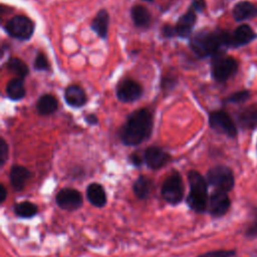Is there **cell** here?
Instances as JSON below:
<instances>
[{"mask_svg": "<svg viewBox=\"0 0 257 257\" xmlns=\"http://www.w3.org/2000/svg\"><path fill=\"white\" fill-rule=\"evenodd\" d=\"M7 68L13 73H15L17 76H19L20 78H24L29 73L27 64L17 57H11L8 60Z\"/></svg>", "mask_w": 257, "mask_h": 257, "instance_id": "484cf974", "label": "cell"}, {"mask_svg": "<svg viewBox=\"0 0 257 257\" xmlns=\"http://www.w3.org/2000/svg\"><path fill=\"white\" fill-rule=\"evenodd\" d=\"M206 180L209 185L226 193L233 189L235 183L231 169L223 165L211 168L207 173Z\"/></svg>", "mask_w": 257, "mask_h": 257, "instance_id": "52a82bcc", "label": "cell"}, {"mask_svg": "<svg viewBox=\"0 0 257 257\" xmlns=\"http://www.w3.org/2000/svg\"><path fill=\"white\" fill-rule=\"evenodd\" d=\"M196 12H202L206 8V1L205 0H193L190 6Z\"/></svg>", "mask_w": 257, "mask_h": 257, "instance_id": "d6a6232c", "label": "cell"}, {"mask_svg": "<svg viewBox=\"0 0 257 257\" xmlns=\"http://www.w3.org/2000/svg\"><path fill=\"white\" fill-rule=\"evenodd\" d=\"M144 159H145V163L150 169L158 170L163 168L170 162L171 156L162 148L157 146H152L145 151Z\"/></svg>", "mask_w": 257, "mask_h": 257, "instance_id": "4fadbf2b", "label": "cell"}, {"mask_svg": "<svg viewBox=\"0 0 257 257\" xmlns=\"http://www.w3.org/2000/svg\"><path fill=\"white\" fill-rule=\"evenodd\" d=\"M153 115L148 108H140L127 115L119 130V138L125 146H137L147 140L153 130Z\"/></svg>", "mask_w": 257, "mask_h": 257, "instance_id": "6da1fadb", "label": "cell"}, {"mask_svg": "<svg viewBox=\"0 0 257 257\" xmlns=\"http://www.w3.org/2000/svg\"><path fill=\"white\" fill-rule=\"evenodd\" d=\"M86 197L89 203L96 208H102L106 205V193L103 187L98 183L88 185L86 188Z\"/></svg>", "mask_w": 257, "mask_h": 257, "instance_id": "ac0fdd59", "label": "cell"}, {"mask_svg": "<svg viewBox=\"0 0 257 257\" xmlns=\"http://www.w3.org/2000/svg\"><path fill=\"white\" fill-rule=\"evenodd\" d=\"M143 1H147V2H153L154 0H143Z\"/></svg>", "mask_w": 257, "mask_h": 257, "instance_id": "74e56055", "label": "cell"}, {"mask_svg": "<svg viewBox=\"0 0 257 257\" xmlns=\"http://www.w3.org/2000/svg\"><path fill=\"white\" fill-rule=\"evenodd\" d=\"M133 190L136 195L141 200L147 199L153 190V181L147 176H140L133 185Z\"/></svg>", "mask_w": 257, "mask_h": 257, "instance_id": "603a6c76", "label": "cell"}, {"mask_svg": "<svg viewBox=\"0 0 257 257\" xmlns=\"http://www.w3.org/2000/svg\"><path fill=\"white\" fill-rule=\"evenodd\" d=\"M0 192H1V197H0V202L4 203V201L6 200L7 197V190L5 188V186L3 184L0 185Z\"/></svg>", "mask_w": 257, "mask_h": 257, "instance_id": "8d00e7d4", "label": "cell"}, {"mask_svg": "<svg viewBox=\"0 0 257 257\" xmlns=\"http://www.w3.org/2000/svg\"><path fill=\"white\" fill-rule=\"evenodd\" d=\"M57 206L66 211H75L82 206L83 200L79 191L72 188L61 189L55 197Z\"/></svg>", "mask_w": 257, "mask_h": 257, "instance_id": "9c48e42d", "label": "cell"}, {"mask_svg": "<svg viewBox=\"0 0 257 257\" xmlns=\"http://www.w3.org/2000/svg\"><path fill=\"white\" fill-rule=\"evenodd\" d=\"M178 80L175 76L172 75H168V76H164L161 82V86L164 90H170L172 88H174L177 84Z\"/></svg>", "mask_w": 257, "mask_h": 257, "instance_id": "4dcf8cb0", "label": "cell"}, {"mask_svg": "<svg viewBox=\"0 0 257 257\" xmlns=\"http://www.w3.org/2000/svg\"><path fill=\"white\" fill-rule=\"evenodd\" d=\"M37 110L42 115H48L57 110L58 107V100L52 94H43L39 97L37 104Z\"/></svg>", "mask_w": 257, "mask_h": 257, "instance_id": "7402d4cb", "label": "cell"}, {"mask_svg": "<svg viewBox=\"0 0 257 257\" xmlns=\"http://www.w3.org/2000/svg\"><path fill=\"white\" fill-rule=\"evenodd\" d=\"M108 23H109V16L105 9H101L97 12L95 17L93 18L90 28L94 31L100 38L105 39L107 36L108 31Z\"/></svg>", "mask_w": 257, "mask_h": 257, "instance_id": "ffe728a7", "label": "cell"}, {"mask_svg": "<svg viewBox=\"0 0 257 257\" xmlns=\"http://www.w3.org/2000/svg\"><path fill=\"white\" fill-rule=\"evenodd\" d=\"M196 20H197L196 11L190 7L189 10L179 18L175 26L176 34L181 38L189 37L192 33L193 27L195 26Z\"/></svg>", "mask_w": 257, "mask_h": 257, "instance_id": "5bb4252c", "label": "cell"}, {"mask_svg": "<svg viewBox=\"0 0 257 257\" xmlns=\"http://www.w3.org/2000/svg\"><path fill=\"white\" fill-rule=\"evenodd\" d=\"M238 71V62L232 57L226 55L223 51L212 57L211 73L218 82H225Z\"/></svg>", "mask_w": 257, "mask_h": 257, "instance_id": "277c9868", "label": "cell"}, {"mask_svg": "<svg viewBox=\"0 0 257 257\" xmlns=\"http://www.w3.org/2000/svg\"><path fill=\"white\" fill-rule=\"evenodd\" d=\"M143 94V87L133 79L121 80L116 87V96L122 102H133Z\"/></svg>", "mask_w": 257, "mask_h": 257, "instance_id": "30bf717a", "label": "cell"}, {"mask_svg": "<svg viewBox=\"0 0 257 257\" xmlns=\"http://www.w3.org/2000/svg\"><path fill=\"white\" fill-rule=\"evenodd\" d=\"M256 38L253 29L247 24L239 25L233 32H228L227 47H239L250 43Z\"/></svg>", "mask_w": 257, "mask_h": 257, "instance_id": "8fae6325", "label": "cell"}, {"mask_svg": "<svg viewBox=\"0 0 257 257\" xmlns=\"http://www.w3.org/2000/svg\"><path fill=\"white\" fill-rule=\"evenodd\" d=\"M230 205L231 202L227 193L216 190L209 198L208 209L213 217H221L228 212Z\"/></svg>", "mask_w": 257, "mask_h": 257, "instance_id": "7c38bea8", "label": "cell"}, {"mask_svg": "<svg viewBox=\"0 0 257 257\" xmlns=\"http://www.w3.org/2000/svg\"><path fill=\"white\" fill-rule=\"evenodd\" d=\"M246 235L250 236V237H254L257 236V221H255L246 231Z\"/></svg>", "mask_w": 257, "mask_h": 257, "instance_id": "d590c367", "label": "cell"}, {"mask_svg": "<svg viewBox=\"0 0 257 257\" xmlns=\"http://www.w3.org/2000/svg\"><path fill=\"white\" fill-rule=\"evenodd\" d=\"M25 86L23 78L16 77L11 79L6 86V92L9 98L12 100H20L25 96Z\"/></svg>", "mask_w": 257, "mask_h": 257, "instance_id": "cb8c5ba5", "label": "cell"}, {"mask_svg": "<svg viewBox=\"0 0 257 257\" xmlns=\"http://www.w3.org/2000/svg\"><path fill=\"white\" fill-rule=\"evenodd\" d=\"M162 34H163V36H165L167 38H172L176 34L175 27H173L170 24H165L162 27Z\"/></svg>", "mask_w": 257, "mask_h": 257, "instance_id": "1f68e13d", "label": "cell"}, {"mask_svg": "<svg viewBox=\"0 0 257 257\" xmlns=\"http://www.w3.org/2000/svg\"><path fill=\"white\" fill-rule=\"evenodd\" d=\"M84 120L86 121V123L91 124V125L96 124V123L98 122V118H97V116H96L95 114H93V113L86 114V115H85V117H84Z\"/></svg>", "mask_w": 257, "mask_h": 257, "instance_id": "e575fe53", "label": "cell"}, {"mask_svg": "<svg viewBox=\"0 0 257 257\" xmlns=\"http://www.w3.org/2000/svg\"><path fill=\"white\" fill-rule=\"evenodd\" d=\"M237 121L242 128H254L257 126V105H249L241 109L237 114Z\"/></svg>", "mask_w": 257, "mask_h": 257, "instance_id": "d6986e66", "label": "cell"}, {"mask_svg": "<svg viewBox=\"0 0 257 257\" xmlns=\"http://www.w3.org/2000/svg\"><path fill=\"white\" fill-rule=\"evenodd\" d=\"M30 177H31V172L23 166L14 165L10 169V173H9L10 183L13 189L16 191H22L27 181L30 179Z\"/></svg>", "mask_w": 257, "mask_h": 257, "instance_id": "9a60e30c", "label": "cell"}, {"mask_svg": "<svg viewBox=\"0 0 257 257\" xmlns=\"http://www.w3.org/2000/svg\"><path fill=\"white\" fill-rule=\"evenodd\" d=\"M234 255V250H214L200 254L197 257H232Z\"/></svg>", "mask_w": 257, "mask_h": 257, "instance_id": "f1b7e54d", "label": "cell"}, {"mask_svg": "<svg viewBox=\"0 0 257 257\" xmlns=\"http://www.w3.org/2000/svg\"><path fill=\"white\" fill-rule=\"evenodd\" d=\"M13 209H14V213L18 217L24 218V219L32 218L38 213V207L34 203L29 201L19 202L14 205Z\"/></svg>", "mask_w": 257, "mask_h": 257, "instance_id": "d4e9b609", "label": "cell"}, {"mask_svg": "<svg viewBox=\"0 0 257 257\" xmlns=\"http://www.w3.org/2000/svg\"><path fill=\"white\" fill-rule=\"evenodd\" d=\"M228 31L225 30H207L197 32L190 40V47L198 57L214 56L222 52V47H227Z\"/></svg>", "mask_w": 257, "mask_h": 257, "instance_id": "7a4b0ae2", "label": "cell"}, {"mask_svg": "<svg viewBox=\"0 0 257 257\" xmlns=\"http://www.w3.org/2000/svg\"><path fill=\"white\" fill-rule=\"evenodd\" d=\"M250 97V92L249 90H239L236 91L234 93H232L231 95H229L226 99L225 102H230V103H240V102H244L246 101L248 98Z\"/></svg>", "mask_w": 257, "mask_h": 257, "instance_id": "4316f807", "label": "cell"}, {"mask_svg": "<svg viewBox=\"0 0 257 257\" xmlns=\"http://www.w3.org/2000/svg\"><path fill=\"white\" fill-rule=\"evenodd\" d=\"M8 159V145L3 138L0 139V167L2 168Z\"/></svg>", "mask_w": 257, "mask_h": 257, "instance_id": "f546056e", "label": "cell"}, {"mask_svg": "<svg viewBox=\"0 0 257 257\" xmlns=\"http://www.w3.org/2000/svg\"><path fill=\"white\" fill-rule=\"evenodd\" d=\"M190 191L186 202L190 209L197 213H204L208 209V186L207 180L197 171L188 173Z\"/></svg>", "mask_w": 257, "mask_h": 257, "instance_id": "3957f363", "label": "cell"}, {"mask_svg": "<svg viewBox=\"0 0 257 257\" xmlns=\"http://www.w3.org/2000/svg\"><path fill=\"white\" fill-rule=\"evenodd\" d=\"M209 125L219 134H224L230 138L237 135V127L232 117L225 110H215L209 113Z\"/></svg>", "mask_w": 257, "mask_h": 257, "instance_id": "ba28073f", "label": "cell"}, {"mask_svg": "<svg viewBox=\"0 0 257 257\" xmlns=\"http://www.w3.org/2000/svg\"><path fill=\"white\" fill-rule=\"evenodd\" d=\"M33 66L36 70H48L49 69V62L47 60V57L44 53L38 52L35 59Z\"/></svg>", "mask_w": 257, "mask_h": 257, "instance_id": "83f0119b", "label": "cell"}, {"mask_svg": "<svg viewBox=\"0 0 257 257\" xmlns=\"http://www.w3.org/2000/svg\"><path fill=\"white\" fill-rule=\"evenodd\" d=\"M132 19L137 27L146 28L152 21V16L149 10L142 5H135L131 9Z\"/></svg>", "mask_w": 257, "mask_h": 257, "instance_id": "44dd1931", "label": "cell"}, {"mask_svg": "<svg viewBox=\"0 0 257 257\" xmlns=\"http://www.w3.org/2000/svg\"><path fill=\"white\" fill-rule=\"evenodd\" d=\"M34 28V22L24 15H16L5 24L6 32L18 40L30 39L33 35Z\"/></svg>", "mask_w": 257, "mask_h": 257, "instance_id": "8992f818", "label": "cell"}, {"mask_svg": "<svg viewBox=\"0 0 257 257\" xmlns=\"http://www.w3.org/2000/svg\"><path fill=\"white\" fill-rule=\"evenodd\" d=\"M64 99L68 105L72 107H80L86 103L87 96L80 86L71 84L64 90Z\"/></svg>", "mask_w": 257, "mask_h": 257, "instance_id": "2e32d148", "label": "cell"}, {"mask_svg": "<svg viewBox=\"0 0 257 257\" xmlns=\"http://www.w3.org/2000/svg\"><path fill=\"white\" fill-rule=\"evenodd\" d=\"M232 14L238 22L255 18L257 16V6L250 1H240L234 6Z\"/></svg>", "mask_w": 257, "mask_h": 257, "instance_id": "e0dca14e", "label": "cell"}, {"mask_svg": "<svg viewBox=\"0 0 257 257\" xmlns=\"http://www.w3.org/2000/svg\"><path fill=\"white\" fill-rule=\"evenodd\" d=\"M130 162L134 165V166H141L142 164H143V162H145V159H144V157L142 158L139 154H137V153H134V154H132L131 156H130Z\"/></svg>", "mask_w": 257, "mask_h": 257, "instance_id": "836d02e7", "label": "cell"}, {"mask_svg": "<svg viewBox=\"0 0 257 257\" xmlns=\"http://www.w3.org/2000/svg\"><path fill=\"white\" fill-rule=\"evenodd\" d=\"M163 199L171 205H179L184 199V183L179 172L170 174L162 185Z\"/></svg>", "mask_w": 257, "mask_h": 257, "instance_id": "5b68a950", "label": "cell"}]
</instances>
